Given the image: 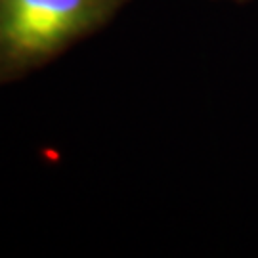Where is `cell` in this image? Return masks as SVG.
Masks as SVG:
<instances>
[{
  "label": "cell",
  "mask_w": 258,
  "mask_h": 258,
  "mask_svg": "<svg viewBox=\"0 0 258 258\" xmlns=\"http://www.w3.org/2000/svg\"><path fill=\"white\" fill-rule=\"evenodd\" d=\"M128 0H0V86L102 31Z\"/></svg>",
  "instance_id": "6da1fadb"
},
{
  "label": "cell",
  "mask_w": 258,
  "mask_h": 258,
  "mask_svg": "<svg viewBox=\"0 0 258 258\" xmlns=\"http://www.w3.org/2000/svg\"><path fill=\"white\" fill-rule=\"evenodd\" d=\"M235 2H241V4H243V2H249V0H235Z\"/></svg>",
  "instance_id": "7a4b0ae2"
}]
</instances>
